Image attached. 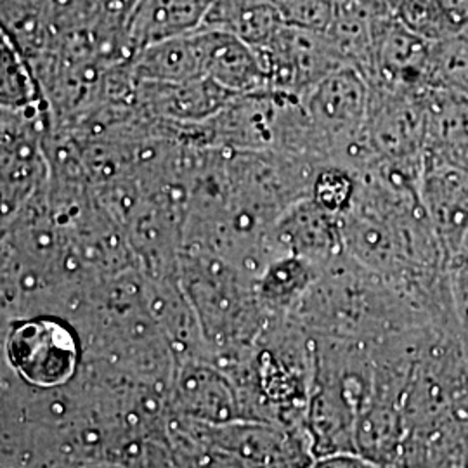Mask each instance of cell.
Listing matches in <instances>:
<instances>
[{
    "instance_id": "1",
    "label": "cell",
    "mask_w": 468,
    "mask_h": 468,
    "mask_svg": "<svg viewBox=\"0 0 468 468\" xmlns=\"http://www.w3.org/2000/svg\"><path fill=\"white\" fill-rule=\"evenodd\" d=\"M311 151L365 146L369 84L361 71L344 67L301 96Z\"/></svg>"
},
{
    "instance_id": "2",
    "label": "cell",
    "mask_w": 468,
    "mask_h": 468,
    "mask_svg": "<svg viewBox=\"0 0 468 468\" xmlns=\"http://www.w3.org/2000/svg\"><path fill=\"white\" fill-rule=\"evenodd\" d=\"M48 102L2 110V207L11 218L34 200L49 176L44 135L49 133Z\"/></svg>"
},
{
    "instance_id": "3",
    "label": "cell",
    "mask_w": 468,
    "mask_h": 468,
    "mask_svg": "<svg viewBox=\"0 0 468 468\" xmlns=\"http://www.w3.org/2000/svg\"><path fill=\"white\" fill-rule=\"evenodd\" d=\"M269 90L301 98L336 69L347 67L328 34L286 27L257 48Z\"/></svg>"
},
{
    "instance_id": "4",
    "label": "cell",
    "mask_w": 468,
    "mask_h": 468,
    "mask_svg": "<svg viewBox=\"0 0 468 468\" xmlns=\"http://www.w3.org/2000/svg\"><path fill=\"white\" fill-rule=\"evenodd\" d=\"M191 434L245 468H307L314 458L301 435L272 425L197 423Z\"/></svg>"
},
{
    "instance_id": "5",
    "label": "cell",
    "mask_w": 468,
    "mask_h": 468,
    "mask_svg": "<svg viewBox=\"0 0 468 468\" xmlns=\"http://www.w3.org/2000/svg\"><path fill=\"white\" fill-rule=\"evenodd\" d=\"M7 356L28 384L58 387L75 375L79 344L67 324L56 319H28L13 328Z\"/></svg>"
},
{
    "instance_id": "6",
    "label": "cell",
    "mask_w": 468,
    "mask_h": 468,
    "mask_svg": "<svg viewBox=\"0 0 468 468\" xmlns=\"http://www.w3.org/2000/svg\"><path fill=\"white\" fill-rule=\"evenodd\" d=\"M435 42L406 28L394 17L380 23L371 52L367 80L392 90H421Z\"/></svg>"
},
{
    "instance_id": "7",
    "label": "cell",
    "mask_w": 468,
    "mask_h": 468,
    "mask_svg": "<svg viewBox=\"0 0 468 468\" xmlns=\"http://www.w3.org/2000/svg\"><path fill=\"white\" fill-rule=\"evenodd\" d=\"M203 77L234 96L269 90L268 77L255 48L218 30L197 32Z\"/></svg>"
},
{
    "instance_id": "8",
    "label": "cell",
    "mask_w": 468,
    "mask_h": 468,
    "mask_svg": "<svg viewBox=\"0 0 468 468\" xmlns=\"http://www.w3.org/2000/svg\"><path fill=\"white\" fill-rule=\"evenodd\" d=\"M234 98V94L208 79L183 84H137L135 90L137 106L177 125L208 123Z\"/></svg>"
},
{
    "instance_id": "9",
    "label": "cell",
    "mask_w": 468,
    "mask_h": 468,
    "mask_svg": "<svg viewBox=\"0 0 468 468\" xmlns=\"http://www.w3.org/2000/svg\"><path fill=\"white\" fill-rule=\"evenodd\" d=\"M212 2L135 0L125 21V38L133 58L158 42L200 32Z\"/></svg>"
},
{
    "instance_id": "10",
    "label": "cell",
    "mask_w": 468,
    "mask_h": 468,
    "mask_svg": "<svg viewBox=\"0 0 468 468\" xmlns=\"http://www.w3.org/2000/svg\"><path fill=\"white\" fill-rule=\"evenodd\" d=\"M135 84H183L205 79L197 35L158 42L129 63Z\"/></svg>"
},
{
    "instance_id": "11",
    "label": "cell",
    "mask_w": 468,
    "mask_h": 468,
    "mask_svg": "<svg viewBox=\"0 0 468 468\" xmlns=\"http://www.w3.org/2000/svg\"><path fill=\"white\" fill-rule=\"evenodd\" d=\"M278 5L262 0H214L205 17V30L234 35L251 48H261L283 28Z\"/></svg>"
},
{
    "instance_id": "12",
    "label": "cell",
    "mask_w": 468,
    "mask_h": 468,
    "mask_svg": "<svg viewBox=\"0 0 468 468\" xmlns=\"http://www.w3.org/2000/svg\"><path fill=\"white\" fill-rule=\"evenodd\" d=\"M50 0H0L2 34L7 35L30 61L52 46Z\"/></svg>"
},
{
    "instance_id": "13",
    "label": "cell",
    "mask_w": 468,
    "mask_h": 468,
    "mask_svg": "<svg viewBox=\"0 0 468 468\" xmlns=\"http://www.w3.org/2000/svg\"><path fill=\"white\" fill-rule=\"evenodd\" d=\"M181 402L186 415L203 425H226L238 417L228 385L208 371L186 373Z\"/></svg>"
},
{
    "instance_id": "14",
    "label": "cell",
    "mask_w": 468,
    "mask_h": 468,
    "mask_svg": "<svg viewBox=\"0 0 468 468\" xmlns=\"http://www.w3.org/2000/svg\"><path fill=\"white\" fill-rule=\"evenodd\" d=\"M46 102L32 61L0 32V108L25 110Z\"/></svg>"
},
{
    "instance_id": "15",
    "label": "cell",
    "mask_w": 468,
    "mask_h": 468,
    "mask_svg": "<svg viewBox=\"0 0 468 468\" xmlns=\"http://www.w3.org/2000/svg\"><path fill=\"white\" fill-rule=\"evenodd\" d=\"M425 89L468 98V32L435 42L425 75Z\"/></svg>"
},
{
    "instance_id": "16",
    "label": "cell",
    "mask_w": 468,
    "mask_h": 468,
    "mask_svg": "<svg viewBox=\"0 0 468 468\" xmlns=\"http://www.w3.org/2000/svg\"><path fill=\"white\" fill-rule=\"evenodd\" d=\"M388 16L420 37L439 42L456 35L437 0H384Z\"/></svg>"
},
{
    "instance_id": "17",
    "label": "cell",
    "mask_w": 468,
    "mask_h": 468,
    "mask_svg": "<svg viewBox=\"0 0 468 468\" xmlns=\"http://www.w3.org/2000/svg\"><path fill=\"white\" fill-rule=\"evenodd\" d=\"M311 200L330 214L349 210L357 197V183L351 172L342 165L321 168L313 179Z\"/></svg>"
},
{
    "instance_id": "18",
    "label": "cell",
    "mask_w": 468,
    "mask_h": 468,
    "mask_svg": "<svg viewBox=\"0 0 468 468\" xmlns=\"http://www.w3.org/2000/svg\"><path fill=\"white\" fill-rule=\"evenodd\" d=\"M286 27L326 34L334 23V0H284L278 5Z\"/></svg>"
},
{
    "instance_id": "19",
    "label": "cell",
    "mask_w": 468,
    "mask_h": 468,
    "mask_svg": "<svg viewBox=\"0 0 468 468\" xmlns=\"http://www.w3.org/2000/svg\"><path fill=\"white\" fill-rule=\"evenodd\" d=\"M262 2H269V4H274V5H280L284 0H262Z\"/></svg>"
},
{
    "instance_id": "20",
    "label": "cell",
    "mask_w": 468,
    "mask_h": 468,
    "mask_svg": "<svg viewBox=\"0 0 468 468\" xmlns=\"http://www.w3.org/2000/svg\"><path fill=\"white\" fill-rule=\"evenodd\" d=\"M134 2H135V0H134ZM133 5H134V4H133ZM131 9H133V7H131Z\"/></svg>"
}]
</instances>
